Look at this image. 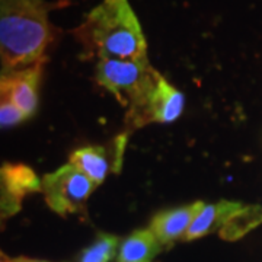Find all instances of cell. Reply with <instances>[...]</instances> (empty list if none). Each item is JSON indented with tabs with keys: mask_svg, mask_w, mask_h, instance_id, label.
Returning <instances> with one entry per match:
<instances>
[{
	"mask_svg": "<svg viewBox=\"0 0 262 262\" xmlns=\"http://www.w3.org/2000/svg\"><path fill=\"white\" fill-rule=\"evenodd\" d=\"M46 0H0L2 73L44 63L53 41Z\"/></svg>",
	"mask_w": 262,
	"mask_h": 262,
	"instance_id": "6da1fadb",
	"label": "cell"
},
{
	"mask_svg": "<svg viewBox=\"0 0 262 262\" xmlns=\"http://www.w3.org/2000/svg\"><path fill=\"white\" fill-rule=\"evenodd\" d=\"M84 53L99 60H146L147 44L128 0H102L75 31Z\"/></svg>",
	"mask_w": 262,
	"mask_h": 262,
	"instance_id": "7a4b0ae2",
	"label": "cell"
},
{
	"mask_svg": "<svg viewBox=\"0 0 262 262\" xmlns=\"http://www.w3.org/2000/svg\"><path fill=\"white\" fill-rule=\"evenodd\" d=\"M149 60H99L96 66V82L117 98L127 110L125 122L131 128L149 124L151 94L159 82Z\"/></svg>",
	"mask_w": 262,
	"mask_h": 262,
	"instance_id": "3957f363",
	"label": "cell"
},
{
	"mask_svg": "<svg viewBox=\"0 0 262 262\" xmlns=\"http://www.w3.org/2000/svg\"><path fill=\"white\" fill-rule=\"evenodd\" d=\"M98 187L75 165L67 163L41 179V192L57 214L67 215L83 210L84 203Z\"/></svg>",
	"mask_w": 262,
	"mask_h": 262,
	"instance_id": "277c9868",
	"label": "cell"
},
{
	"mask_svg": "<svg viewBox=\"0 0 262 262\" xmlns=\"http://www.w3.org/2000/svg\"><path fill=\"white\" fill-rule=\"evenodd\" d=\"M127 143V134L118 136L105 146H88L75 150L70 162L84 172L96 185H101L108 173H118L122 166V156Z\"/></svg>",
	"mask_w": 262,
	"mask_h": 262,
	"instance_id": "5b68a950",
	"label": "cell"
},
{
	"mask_svg": "<svg viewBox=\"0 0 262 262\" xmlns=\"http://www.w3.org/2000/svg\"><path fill=\"white\" fill-rule=\"evenodd\" d=\"M42 63L27 69L2 73L0 92L2 99H8L19 106L27 118L34 115L38 105V82Z\"/></svg>",
	"mask_w": 262,
	"mask_h": 262,
	"instance_id": "8992f818",
	"label": "cell"
},
{
	"mask_svg": "<svg viewBox=\"0 0 262 262\" xmlns=\"http://www.w3.org/2000/svg\"><path fill=\"white\" fill-rule=\"evenodd\" d=\"M41 191V179L27 165L6 163L2 168V217L18 213L24 196Z\"/></svg>",
	"mask_w": 262,
	"mask_h": 262,
	"instance_id": "52a82bcc",
	"label": "cell"
},
{
	"mask_svg": "<svg viewBox=\"0 0 262 262\" xmlns=\"http://www.w3.org/2000/svg\"><path fill=\"white\" fill-rule=\"evenodd\" d=\"M206 206L196 201L188 206L179 207L175 210H166L153 217L150 223V230L158 237L162 245H169L179 237H184L196 214Z\"/></svg>",
	"mask_w": 262,
	"mask_h": 262,
	"instance_id": "ba28073f",
	"label": "cell"
},
{
	"mask_svg": "<svg viewBox=\"0 0 262 262\" xmlns=\"http://www.w3.org/2000/svg\"><path fill=\"white\" fill-rule=\"evenodd\" d=\"M244 206L241 203L226 201V200H222L215 204L204 206L189 226V229L184 236V241H194L213 233L217 229L220 230Z\"/></svg>",
	"mask_w": 262,
	"mask_h": 262,
	"instance_id": "9c48e42d",
	"label": "cell"
},
{
	"mask_svg": "<svg viewBox=\"0 0 262 262\" xmlns=\"http://www.w3.org/2000/svg\"><path fill=\"white\" fill-rule=\"evenodd\" d=\"M184 110V95L173 88L168 80L160 76L156 84L149 106L150 122L175 121Z\"/></svg>",
	"mask_w": 262,
	"mask_h": 262,
	"instance_id": "30bf717a",
	"label": "cell"
},
{
	"mask_svg": "<svg viewBox=\"0 0 262 262\" xmlns=\"http://www.w3.org/2000/svg\"><path fill=\"white\" fill-rule=\"evenodd\" d=\"M160 245L150 229L134 232L122 242L118 262H150L160 252Z\"/></svg>",
	"mask_w": 262,
	"mask_h": 262,
	"instance_id": "8fae6325",
	"label": "cell"
},
{
	"mask_svg": "<svg viewBox=\"0 0 262 262\" xmlns=\"http://www.w3.org/2000/svg\"><path fill=\"white\" fill-rule=\"evenodd\" d=\"M262 223V206L245 207L234 214L222 229L220 236L225 241H237Z\"/></svg>",
	"mask_w": 262,
	"mask_h": 262,
	"instance_id": "7c38bea8",
	"label": "cell"
},
{
	"mask_svg": "<svg viewBox=\"0 0 262 262\" xmlns=\"http://www.w3.org/2000/svg\"><path fill=\"white\" fill-rule=\"evenodd\" d=\"M118 237L113 234H98L96 241L80 253L77 262H111L118 248Z\"/></svg>",
	"mask_w": 262,
	"mask_h": 262,
	"instance_id": "4fadbf2b",
	"label": "cell"
},
{
	"mask_svg": "<svg viewBox=\"0 0 262 262\" xmlns=\"http://www.w3.org/2000/svg\"><path fill=\"white\" fill-rule=\"evenodd\" d=\"M2 105H0V122L2 127H10L19 124L27 118L25 113L16 106L13 102H10L8 99H2Z\"/></svg>",
	"mask_w": 262,
	"mask_h": 262,
	"instance_id": "5bb4252c",
	"label": "cell"
},
{
	"mask_svg": "<svg viewBox=\"0 0 262 262\" xmlns=\"http://www.w3.org/2000/svg\"><path fill=\"white\" fill-rule=\"evenodd\" d=\"M2 262H47V261H38V259H29V258H25V256H19L16 259H9L6 255L2 253Z\"/></svg>",
	"mask_w": 262,
	"mask_h": 262,
	"instance_id": "9a60e30c",
	"label": "cell"
}]
</instances>
